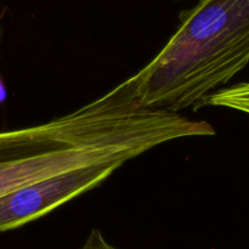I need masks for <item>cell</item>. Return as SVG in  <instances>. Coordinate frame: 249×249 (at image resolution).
Wrapping results in <instances>:
<instances>
[{
    "label": "cell",
    "mask_w": 249,
    "mask_h": 249,
    "mask_svg": "<svg viewBox=\"0 0 249 249\" xmlns=\"http://www.w3.org/2000/svg\"><path fill=\"white\" fill-rule=\"evenodd\" d=\"M248 63L249 0H198L160 53L106 96L135 108L198 109Z\"/></svg>",
    "instance_id": "cell-1"
},
{
    "label": "cell",
    "mask_w": 249,
    "mask_h": 249,
    "mask_svg": "<svg viewBox=\"0 0 249 249\" xmlns=\"http://www.w3.org/2000/svg\"><path fill=\"white\" fill-rule=\"evenodd\" d=\"M79 126L67 114L0 133V196L88 163Z\"/></svg>",
    "instance_id": "cell-2"
},
{
    "label": "cell",
    "mask_w": 249,
    "mask_h": 249,
    "mask_svg": "<svg viewBox=\"0 0 249 249\" xmlns=\"http://www.w3.org/2000/svg\"><path fill=\"white\" fill-rule=\"evenodd\" d=\"M124 165L97 163L38 180L0 196V232L21 228L100 186Z\"/></svg>",
    "instance_id": "cell-3"
},
{
    "label": "cell",
    "mask_w": 249,
    "mask_h": 249,
    "mask_svg": "<svg viewBox=\"0 0 249 249\" xmlns=\"http://www.w3.org/2000/svg\"><path fill=\"white\" fill-rule=\"evenodd\" d=\"M204 106L225 107L249 114V82L215 90L202 100L198 108Z\"/></svg>",
    "instance_id": "cell-4"
},
{
    "label": "cell",
    "mask_w": 249,
    "mask_h": 249,
    "mask_svg": "<svg viewBox=\"0 0 249 249\" xmlns=\"http://www.w3.org/2000/svg\"><path fill=\"white\" fill-rule=\"evenodd\" d=\"M78 249H121L107 241L104 233L97 229H92L89 232L88 237L85 238L84 243Z\"/></svg>",
    "instance_id": "cell-5"
},
{
    "label": "cell",
    "mask_w": 249,
    "mask_h": 249,
    "mask_svg": "<svg viewBox=\"0 0 249 249\" xmlns=\"http://www.w3.org/2000/svg\"><path fill=\"white\" fill-rule=\"evenodd\" d=\"M7 99V91H6V88H5L4 82L1 79V75H0V105L4 104Z\"/></svg>",
    "instance_id": "cell-6"
}]
</instances>
